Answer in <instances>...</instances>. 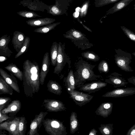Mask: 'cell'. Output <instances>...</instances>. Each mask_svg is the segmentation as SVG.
<instances>
[{
  "instance_id": "obj_1",
  "label": "cell",
  "mask_w": 135,
  "mask_h": 135,
  "mask_svg": "<svg viewBox=\"0 0 135 135\" xmlns=\"http://www.w3.org/2000/svg\"><path fill=\"white\" fill-rule=\"evenodd\" d=\"M23 87L27 97H32L40 89V69L38 64L35 60L27 59L23 66Z\"/></svg>"
},
{
  "instance_id": "obj_2",
  "label": "cell",
  "mask_w": 135,
  "mask_h": 135,
  "mask_svg": "<svg viewBox=\"0 0 135 135\" xmlns=\"http://www.w3.org/2000/svg\"><path fill=\"white\" fill-rule=\"evenodd\" d=\"M96 65L89 64L82 57L78 58L74 64V75L75 86L78 88L87 81H103V77L95 74L93 69Z\"/></svg>"
},
{
  "instance_id": "obj_3",
  "label": "cell",
  "mask_w": 135,
  "mask_h": 135,
  "mask_svg": "<svg viewBox=\"0 0 135 135\" xmlns=\"http://www.w3.org/2000/svg\"><path fill=\"white\" fill-rule=\"evenodd\" d=\"M64 37L70 40L75 46L81 50H84L93 46L86 35L80 31L73 28L63 34Z\"/></svg>"
},
{
  "instance_id": "obj_4",
  "label": "cell",
  "mask_w": 135,
  "mask_h": 135,
  "mask_svg": "<svg viewBox=\"0 0 135 135\" xmlns=\"http://www.w3.org/2000/svg\"><path fill=\"white\" fill-rule=\"evenodd\" d=\"M45 131L51 135H66V127L60 120L54 119L46 118L42 122Z\"/></svg>"
},
{
  "instance_id": "obj_5",
  "label": "cell",
  "mask_w": 135,
  "mask_h": 135,
  "mask_svg": "<svg viewBox=\"0 0 135 135\" xmlns=\"http://www.w3.org/2000/svg\"><path fill=\"white\" fill-rule=\"evenodd\" d=\"M116 54L114 55L115 62L122 70L127 72H132L129 65L131 62V54L118 49H115Z\"/></svg>"
},
{
  "instance_id": "obj_6",
  "label": "cell",
  "mask_w": 135,
  "mask_h": 135,
  "mask_svg": "<svg viewBox=\"0 0 135 135\" xmlns=\"http://www.w3.org/2000/svg\"><path fill=\"white\" fill-rule=\"evenodd\" d=\"M65 44L60 42L58 43V51L57 62L53 73L57 75L61 73L66 63L69 62L70 58L65 51Z\"/></svg>"
},
{
  "instance_id": "obj_7",
  "label": "cell",
  "mask_w": 135,
  "mask_h": 135,
  "mask_svg": "<svg viewBox=\"0 0 135 135\" xmlns=\"http://www.w3.org/2000/svg\"><path fill=\"white\" fill-rule=\"evenodd\" d=\"M67 91L76 104L81 107L89 102L92 99L93 96L88 94L81 92L75 90L68 89Z\"/></svg>"
},
{
  "instance_id": "obj_8",
  "label": "cell",
  "mask_w": 135,
  "mask_h": 135,
  "mask_svg": "<svg viewBox=\"0 0 135 135\" xmlns=\"http://www.w3.org/2000/svg\"><path fill=\"white\" fill-rule=\"evenodd\" d=\"M43 105L45 109L50 112H61L66 111L67 109L62 102L55 99H45Z\"/></svg>"
},
{
  "instance_id": "obj_9",
  "label": "cell",
  "mask_w": 135,
  "mask_h": 135,
  "mask_svg": "<svg viewBox=\"0 0 135 135\" xmlns=\"http://www.w3.org/2000/svg\"><path fill=\"white\" fill-rule=\"evenodd\" d=\"M135 94V88H117L106 93L103 95L104 97L119 98Z\"/></svg>"
},
{
  "instance_id": "obj_10",
  "label": "cell",
  "mask_w": 135,
  "mask_h": 135,
  "mask_svg": "<svg viewBox=\"0 0 135 135\" xmlns=\"http://www.w3.org/2000/svg\"><path fill=\"white\" fill-rule=\"evenodd\" d=\"M47 114V112H41L38 114L35 115L31 123L28 134L39 135L38 133V129L40 128L45 117Z\"/></svg>"
},
{
  "instance_id": "obj_11",
  "label": "cell",
  "mask_w": 135,
  "mask_h": 135,
  "mask_svg": "<svg viewBox=\"0 0 135 135\" xmlns=\"http://www.w3.org/2000/svg\"><path fill=\"white\" fill-rule=\"evenodd\" d=\"M20 117H16L13 120L0 123V129H4L13 135H20L18 124Z\"/></svg>"
},
{
  "instance_id": "obj_12",
  "label": "cell",
  "mask_w": 135,
  "mask_h": 135,
  "mask_svg": "<svg viewBox=\"0 0 135 135\" xmlns=\"http://www.w3.org/2000/svg\"><path fill=\"white\" fill-rule=\"evenodd\" d=\"M122 75L117 73H112L106 77L105 82L113 85L115 88L120 86L126 87L128 83L122 77Z\"/></svg>"
},
{
  "instance_id": "obj_13",
  "label": "cell",
  "mask_w": 135,
  "mask_h": 135,
  "mask_svg": "<svg viewBox=\"0 0 135 135\" xmlns=\"http://www.w3.org/2000/svg\"><path fill=\"white\" fill-rule=\"evenodd\" d=\"M107 83L101 81L92 82L84 84L78 88L79 90L88 93L89 94L95 93L105 87Z\"/></svg>"
},
{
  "instance_id": "obj_14",
  "label": "cell",
  "mask_w": 135,
  "mask_h": 135,
  "mask_svg": "<svg viewBox=\"0 0 135 135\" xmlns=\"http://www.w3.org/2000/svg\"><path fill=\"white\" fill-rule=\"evenodd\" d=\"M74 0H56L53 7L56 11L57 16L64 15L67 16L69 8Z\"/></svg>"
},
{
  "instance_id": "obj_15",
  "label": "cell",
  "mask_w": 135,
  "mask_h": 135,
  "mask_svg": "<svg viewBox=\"0 0 135 135\" xmlns=\"http://www.w3.org/2000/svg\"><path fill=\"white\" fill-rule=\"evenodd\" d=\"M10 40V36L7 34L3 35L0 38V56L9 57L13 53L8 46Z\"/></svg>"
},
{
  "instance_id": "obj_16",
  "label": "cell",
  "mask_w": 135,
  "mask_h": 135,
  "mask_svg": "<svg viewBox=\"0 0 135 135\" xmlns=\"http://www.w3.org/2000/svg\"><path fill=\"white\" fill-rule=\"evenodd\" d=\"M49 53L46 52L43 59L41 70L40 72V84H44L46 77L49 71L50 61Z\"/></svg>"
},
{
  "instance_id": "obj_17",
  "label": "cell",
  "mask_w": 135,
  "mask_h": 135,
  "mask_svg": "<svg viewBox=\"0 0 135 135\" xmlns=\"http://www.w3.org/2000/svg\"><path fill=\"white\" fill-rule=\"evenodd\" d=\"M0 74L6 82L13 88V90L18 93H20L17 80L11 73L8 74L3 69L0 68Z\"/></svg>"
},
{
  "instance_id": "obj_18",
  "label": "cell",
  "mask_w": 135,
  "mask_h": 135,
  "mask_svg": "<svg viewBox=\"0 0 135 135\" xmlns=\"http://www.w3.org/2000/svg\"><path fill=\"white\" fill-rule=\"evenodd\" d=\"M26 37L24 33L20 31H16L13 32L12 42L17 52H18L21 49Z\"/></svg>"
},
{
  "instance_id": "obj_19",
  "label": "cell",
  "mask_w": 135,
  "mask_h": 135,
  "mask_svg": "<svg viewBox=\"0 0 135 135\" xmlns=\"http://www.w3.org/2000/svg\"><path fill=\"white\" fill-rule=\"evenodd\" d=\"M113 104L109 102L103 103L97 108L95 113L97 115L104 118L107 117L112 113Z\"/></svg>"
},
{
  "instance_id": "obj_20",
  "label": "cell",
  "mask_w": 135,
  "mask_h": 135,
  "mask_svg": "<svg viewBox=\"0 0 135 135\" xmlns=\"http://www.w3.org/2000/svg\"><path fill=\"white\" fill-rule=\"evenodd\" d=\"M55 21V19L45 18L30 19L26 21L28 25L32 27L43 26L53 23Z\"/></svg>"
},
{
  "instance_id": "obj_21",
  "label": "cell",
  "mask_w": 135,
  "mask_h": 135,
  "mask_svg": "<svg viewBox=\"0 0 135 135\" xmlns=\"http://www.w3.org/2000/svg\"><path fill=\"white\" fill-rule=\"evenodd\" d=\"M134 0H120L116 2L111 8L106 12L105 17L119 11L128 5Z\"/></svg>"
},
{
  "instance_id": "obj_22",
  "label": "cell",
  "mask_w": 135,
  "mask_h": 135,
  "mask_svg": "<svg viewBox=\"0 0 135 135\" xmlns=\"http://www.w3.org/2000/svg\"><path fill=\"white\" fill-rule=\"evenodd\" d=\"M21 103L20 100H14L12 101L6 108H4L1 111V113L3 114L8 113H16L20 109Z\"/></svg>"
},
{
  "instance_id": "obj_23",
  "label": "cell",
  "mask_w": 135,
  "mask_h": 135,
  "mask_svg": "<svg viewBox=\"0 0 135 135\" xmlns=\"http://www.w3.org/2000/svg\"><path fill=\"white\" fill-rule=\"evenodd\" d=\"M65 87L66 89L75 90V81L73 71L71 69L69 72L66 77L63 80Z\"/></svg>"
},
{
  "instance_id": "obj_24",
  "label": "cell",
  "mask_w": 135,
  "mask_h": 135,
  "mask_svg": "<svg viewBox=\"0 0 135 135\" xmlns=\"http://www.w3.org/2000/svg\"><path fill=\"white\" fill-rule=\"evenodd\" d=\"M47 86L48 90L54 94L60 95L62 93L61 86L56 81L49 80L47 84Z\"/></svg>"
},
{
  "instance_id": "obj_25",
  "label": "cell",
  "mask_w": 135,
  "mask_h": 135,
  "mask_svg": "<svg viewBox=\"0 0 135 135\" xmlns=\"http://www.w3.org/2000/svg\"><path fill=\"white\" fill-rule=\"evenodd\" d=\"M79 122L77 114L75 112H72L70 117V132L71 134L75 133L79 129Z\"/></svg>"
},
{
  "instance_id": "obj_26",
  "label": "cell",
  "mask_w": 135,
  "mask_h": 135,
  "mask_svg": "<svg viewBox=\"0 0 135 135\" xmlns=\"http://www.w3.org/2000/svg\"><path fill=\"white\" fill-rule=\"evenodd\" d=\"M21 81L23 80V72L21 71L16 65L12 62L4 67Z\"/></svg>"
},
{
  "instance_id": "obj_27",
  "label": "cell",
  "mask_w": 135,
  "mask_h": 135,
  "mask_svg": "<svg viewBox=\"0 0 135 135\" xmlns=\"http://www.w3.org/2000/svg\"><path fill=\"white\" fill-rule=\"evenodd\" d=\"M13 89L2 77L0 76V95L8 94L12 95L13 94Z\"/></svg>"
},
{
  "instance_id": "obj_28",
  "label": "cell",
  "mask_w": 135,
  "mask_h": 135,
  "mask_svg": "<svg viewBox=\"0 0 135 135\" xmlns=\"http://www.w3.org/2000/svg\"><path fill=\"white\" fill-rule=\"evenodd\" d=\"M58 43L56 41L52 44L50 50L51 63L52 65L56 66L58 51Z\"/></svg>"
},
{
  "instance_id": "obj_29",
  "label": "cell",
  "mask_w": 135,
  "mask_h": 135,
  "mask_svg": "<svg viewBox=\"0 0 135 135\" xmlns=\"http://www.w3.org/2000/svg\"><path fill=\"white\" fill-rule=\"evenodd\" d=\"M60 23V22H57L45 25L36 29L33 31V32L41 33H46L54 29L57 25Z\"/></svg>"
},
{
  "instance_id": "obj_30",
  "label": "cell",
  "mask_w": 135,
  "mask_h": 135,
  "mask_svg": "<svg viewBox=\"0 0 135 135\" xmlns=\"http://www.w3.org/2000/svg\"><path fill=\"white\" fill-rule=\"evenodd\" d=\"M113 126V123L101 124L98 129L103 135H112L114 128Z\"/></svg>"
},
{
  "instance_id": "obj_31",
  "label": "cell",
  "mask_w": 135,
  "mask_h": 135,
  "mask_svg": "<svg viewBox=\"0 0 135 135\" xmlns=\"http://www.w3.org/2000/svg\"><path fill=\"white\" fill-rule=\"evenodd\" d=\"M81 56L87 60L96 62L99 60V56L93 51H87L82 52Z\"/></svg>"
},
{
  "instance_id": "obj_32",
  "label": "cell",
  "mask_w": 135,
  "mask_h": 135,
  "mask_svg": "<svg viewBox=\"0 0 135 135\" xmlns=\"http://www.w3.org/2000/svg\"><path fill=\"white\" fill-rule=\"evenodd\" d=\"M30 38L29 37L26 36L20 51L15 55V58H17L27 51L30 45Z\"/></svg>"
},
{
  "instance_id": "obj_33",
  "label": "cell",
  "mask_w": 135,
  "mask_h": 135,
  "mask_svg": "<svg viewBox=\"0 0 135 135\" xmlns=\"http://www.w3.org/2000/svg\"><path fill=\"white\" fill-rule=\"evenodd\" d=\"M26 120L25 117H20L18 124L20 135H25L26 129Z\"/></svg>"
},
{
  "instance_id": "obj_34",
  "label": "cell",
  "mask_w": 135,
  "mask_h": 135,
  "mask_svg": "<svg viewBox=\"0 0 135 135\" xmlns=\"http://www.w3.org/2000/svg\"><path fill=\"white\" fill-rule=\"evenodd\" d=\"M20 16L26 18H35L37 17H41L36 13L32 11H22L17 12Z\"/></svg>"
},
{
  "instance_id": "obj_35",
  "label": "cell",
  "mask_w": 135,
  "mask_h": 135,
  "mask_svg": "<svg viewBox=\"0 0 135 135\" xmlns=\"http://www.w3.org/2000/svg\"><path fill=\"white\" fill-rule=\"evenodd\" d=\"M120 0H94L95 7H99L111 3H116Z\"/></svg>"
},
{
  "instance_id": "obj_36",
  "label": "cell",
  "mask_w": 135,
  "mask_h": 135,
  "mask_svg": "<svg viewBox=\"0 0 135 135\" xmlns=\"http://www.w3.org/2000/svg\"><path fill=\"white\" fill-rule=\"evenodd\" d=\"M98 68L100 73L107 74L109 70V68L107 62L105 60H102L99 64Z\"/></svg>"
},
{
  "instance_id": "obj_37",
  "label": "cell",
  "mask_w": 135,
  "mask_h": 135,
  "mask_svg": "<svg viewBox=\"0 0 135 135\" xmlns=\"http://www.w3.org/2000/svg\"><path fill=\"white\" fill-rule=\"evenodd\" d=\"M89 0L84 2L82 4L80 12L79 17L83 18L85 17L87 13L88 9L90 5Z\"/></svg>"
},
{
  "instance_id": "obj_38",
  "label": "cell",
  "mask_w": 135,
  "mask_h": 135,
  "mask_svg": "<svg viewBox=\"0 0 135 135\" xmlns=\"http://www.w3.org/2000/svg\"><path fill=\"white\" fill-rule=\"evenodd\" d=\"M120 27L127 37L131 40L135 42V33L124 26H121Z\"/></svg>"
},
{
  "instance_id": "obj_39",
  "label": "cell",
  "mask_w": 135,
  "mask_h": 135,
  "mask_svg": "<svg viewBox=\"0 0 135 135\" xmlns=\"http://www.w3.org/2000/svg\"><path fill=\"white\" fill-rule=\"evenodd\" d=\"M11 100L9 97H2L0 98V111L3 109L6 104L8 103Z\"/></svg>"
},
{
  "instance_id": "obj_40",
  "label": "cell",
  "mask_w": 135,
  "mask_h": 135,
  "mask_svg": "<svg viewBox=\"0 0 135 135\" xmlns=\"http://www.w3.org/2000/svg\"><path fill=\"white\" fill-rule=\"evenodd\" d=\"M10 118V117L7 114L2 113L0 111V123H2L3 121Z\"/></svg>"
},
{
  "instance_id": "obj_41",
  "label": "cell",
  "mask_w": 135,
  "mask_h": 135,
  "mask_svg": "<svg viewBox=\"0 0 135 135\" xmlns=\"http://www.w3.org/2000/svg\"><path fill=\"white\" fill-rule=\"evenodd\" d=\"M126 135H135V124L128 130Z\"/></svg>"
},
{
  "instance_id": "obj_42",
  "label": "cell",
  "mask_w": 135,
  "mask_h": 135,
  "mask_svg": "<svg viewBox=\"0 0 135 135\" xmlns=\"http://www.w3.org/2000/svg\"><path fill=\"white\" fill-rule=\"evenodd\" d=\"M127 80L129 83H132L135 86V76H132L128 78Z\"/></svg>"
},
{
  "instance_id": "obj_43",
  "label": "cell",
  "mask_w": 135,
  "mask_h": 135,
  "mask_svg": "<svg viewBox=\"0 0 135 135\" xmlns=\"http://www.w3.org/2000/svg\"><path fill=\"white\" fill-rule=\"evenodd\" d=\"M77 20L81 24H82L84 28L90 32H92V31L89 28L86 27L85 25L80 20L79 18H77Z\"/></svg>"
},
{
  "instance_id": "obj_44",
  "label": "cell",
  "mask_w": 135,
  "mask_h": 135,
  "mask_svg": "<svg viewBox=\"0 0 135 135\" xmlns=\"http://www.w3.org/2000/svg\"><path fill=\"white\" fill-rule=\"evenodd\" d=\"M98 131L95 128L92 129L89 133V135H97Z\"/></svg>"
},
{
  "instance_id": "obj_45",
  "label": "cell",
  "mask_w": 135,
  "mask_h": 135,
  "mask_svg": "<svg viewBox=\"0 0 135 135\" xmlns=\"http://www.w3.org/2000/svg\"><path fill=\"white\" fill-rule=\"evenodd\" d=\"M132 54L135 57V52L132 53Z\"/></svg>"
},
{
  "instance_id": "obj_46",
  "label": "cell",
  "mask_w": 135,
  "mask_h": 135,
  "mask_svg": "<svg viewBox=\"0 0 135 135\" xmlns=\"http://www.w3.org/2000/svg\"><path fill=\"white\" fill-rule=\"evenodd\" d=\"M133 6H134V9H135V4L133 5Z\"/></svg>"
}]
</instances>
